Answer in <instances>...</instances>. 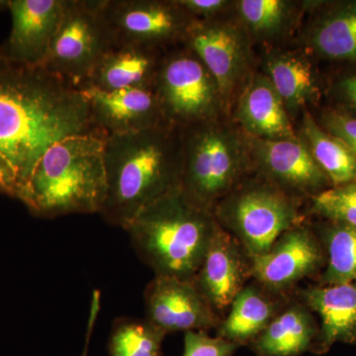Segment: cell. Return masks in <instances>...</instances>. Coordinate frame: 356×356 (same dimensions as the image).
<instances>
[{
	"label": "cell",
	"instance_id": "cell-24",
	"mask_svg": "<svg viewBox=\"0 0 356 356\" xmlns=\"http://www.w3.org/2000/svg\"><path fill=\"white\" fill-rule=\"evenodd\" d=\"M301 136L309 151L334 186L356 181V154L325 132L309 110L302 113Z\"/></svg>",
	"mask_w": 356,
	"mask_h": 356
},
{
	"label": "cell",
	"instance_id": "cell-35",
	"mask_svg": "<svg viewBox=\"0 0 356 356\" xmlns=\"http://www.w3.org/2000/svg\"><path fill=\"white\" fill-rule=\"evenodd\" d=\"M1 6H6V1H2V0H0V7Z\"/></svg>",
	"mask_w": 356,
	"mask_h": 356
},
{
	"label": "cell",
	"instance_id": "cell-12",
	"mask_svg": "<svg viewBox=\"0 0 356 356\" xmlns=\"http://www.w3.org/2000/svg\"><path fill=\"white\" fill-rule=\"evenodd\" d=\"M144 298L146 320L165 334L206 332L221 324L193 280L156 275L147 285Z\"/></svg>",
	"mask_w": 356,
	"mask_h": 356
},
{
	"label": "cell",
	"instance_id": "cell-10",
	"mask_svg": "<svg viewBox=\"0 0 356 356\" xmlns=\"http://www.w3.org/2000/svg\"><path fill=\"white\" fill-rule=\"evenodd\" d=\"M113 46L168 50L184 44L193 18L177 0H103Z\"/></svg>",
	"mask_w": 356,
	"mask_h": 356
},
{
	"label": "cell",
	"instance_id": "cell-16",
	"mask_svg": "<svg viewBox=\"0 0 356 356\" xmlns=\"http://www.w3.org/2000/svg\"><path fill=\"white\" fill-rule=\"evenodd\" d=\"M321 261L317 241L308 229L295 226L266 254L250 259V274L268 289L278 291L315 271Z\"/></svg>",
	"mask_w": 356,
	"mask_h": 356
},
{
	"label": "cell",
	"instance_id": "cell-23",
	"mask_svg": "<svg viewBox=\"0 0 356 356\" xmlns=\"http://www.w3.org/2000/svg\"><path fill=\"white\" fill-rule=\"evenodd\" d=\"M296 2L284 0H241L234 8L252 42H275L295 27L301 10Z\"/></svg>",
	"mask_w": 356,
	"mask_h": 356
},
{
	"label": "cell",
	"instance_id": "cell-5",
	"mask_svg": "<svg viewBox=\"0 0 356 356\" xmlns=\"http://www.w3.org/2000/svg\"><path fill=\"white\" fill-rule=\"evenodd\" d=\"M181 187L213 211L252 170L248 136L222 117L181 129Z\"/></svg>",
	"mask_w": 356,
	"mask_h": 356
},
{
	"label": "cell",
	"instance_id": "cell-32",
	"mask_svg": "<svg viewBox=\"0 0 356 356\" xmlns=\"http://www.w3.org/2000/svg\"><path fill=\"white\" fill-rule=\"evenodd\" d=\"M334 92L343 111L356 116V72L341 76L334 86Z\"/></svg>",
	"mask_w": 356,
	"mask_h": 356
},
{
	"label": "cell",
	"instance_id": "cell-13",
	"mask_svg": "<svg viewBox=\"0 0 356 356\" xmlns=\"http://www.w3.org/2000/svg\"><path fill=\"white\" fill-rule=\"evenodd\" d=\"M65 0H7L10 34L0 55L17 64L42 65L57 31Z\"/></svg>",
	"mask_w": 356,
	"mask_h": 356
},
{
	"label": "cell",
	"instance_id": "cell-26",
	"mask_svg": "<svg viewBox=\"0 0 356 356\" xmlns=\"http://www.w3.org/2000/svg\"><path fill=\"white\" fill-rule=\"evenodd\" d=\"M165 332L147 320L119 318L109 339L110 356H161Z\"/></svg>",
	"mask_w": 356,
	"mask_h": 356
},
{
	"label": "cell",
	"instance_id": "cell-11",
	"mask_svg": "<svg viewBox=\"0 0 356 356\" xmlns=\"http://www.w3.org/2000/svg\"><path fill=\"white\" fill-rule=\"evenodd\" d=\"M252 170L299 200L317 195L331 184L304 140H262L248 137Z\"/></svg>",
	"mask_w": 356,
	"mask_h": 356
},
{
	"label": "cell",
	"instance_id": "cell-30",
	"mask_svg": "<svg viewBox=\"0 0 356 356\" xmlns=\"http://www.w3.org/2000/svg\"><path fill=\"white\" fill-rule=\"evenodd\" d=\"M318 125L356 154V116L343 110H325Z\"/></svg>",
	"mask_w": 356,
	"mask_h": 356
},
{
	"label": "cell",
	"instance_id": "cell-4",
	"mask_svg": "<svg viewBox=\"0 0 356 356\" xmlns=\"http://www.w3.org/2000/svg\"><path fill=\"white\" fill-rule=\"evenodd\" d=\"M217 225L213 211L192 200L180 185L144 208L124 229L156 275L193 280Z\"/></svg>",
	"mask_w": 356,
	"mask_h": 356
},
{
	"label": "cell",
	"instance_id": "cell-6",
	"mask_svg": "<svg viewBox=\"0 0 356 356\" xmlns=\"http://www.w3.org/2000/svg\"><path fill=\"white\" fill-rule=\"evenodd\" d=\"M297 202L257 173L243 178L216 204L213 213L250 259L266 254L282 234L298 226Z\"/></svg>",
	"mask_w": 356,
	"mask_h": 356
},
{
	"label": "cell",
	"instance_id": "cell-22",
	"mask_svg": "<svg viewBox=\"0 0 356 356\" xmlns=\"http://www.w3.org/2000/svg\"><path fill=\"white\" fill-rule=\"evenodd\" d=\"M315 332L310 314L290 307L271 320L252 341V350L259 356H298L311 348Z\"/></svg>",
	"mask_w": 356,
	"mask_h": 356
},
{
	"label": "cell",
	"instance_id": "cell-3",
	"mask_svg": "<svg viewBox=\"0 0 356 356\" xmlns=\"http://www.w3.org/2000/svg\"><path fill=\"white\" fill-rule=\"evenodd\" d=\"M102 133L72 136L39 159L19 200L35 216L102 212L107 193Z\"/></svg>",
	"mask_w": 356,
	"mask_h": 356
},
{
	"label": "cell",
	"instance_id": "cell-28",
	"mask_svg": "<svg viewBox=\"0 0 356 356\" xmlns=\"http://www.w3.org/2000/svg\"><path fill=\"white\" fill-rule=\"evenodd\" d=\"M312 209L332 222L356 229V181L327 188L313 196Z\"/></svg>",
	"mask_w": 356,
	"mask_h": 356
},
{
	"label": "cell",
	"instance_id": "cell-21",
	"mask_svg": "<svg viewBox=\"0 0 356 356\" xmlns=\"http://www.w3.org/2000/svg\"><path fill=\"white\" fill-rule=\"evenodd\" d=\"M304 299L321 318L320 348L356 343V285H325L306 290Z\"/></svg>",
	"mask_w": 356,
	"mask_h": 356
},
{
	"label": "cell",
	"instance_id": "cell-19",
	"mask_svg": "<svg viewBox=\"0 0 356 356\" xmlns=\"http://www.w3.org/2000/svg\"><path fill=\"white\" fill-rule=\"evenodd\" d=\"M304 43L318 57L356 64V1L337 2L318 10L306 28Z\"/></svg>",
	"mask_w": 356,
	"mask_h": 356
},
{
	"label": "cell",
	"instance_id": "cell-2",
	"mask_svg": "<svg viewBox=\"0 0 356 356\" xmlns=\"http://www.w3.org/2000/svg\"><path fill=\"white\" fill-rule=\"evenodd\" d=\"M107 193L103 219L124 229L128 222L181 185V129L163 124L105 140Z\"/></svg>",
	"mask_w": 356,
	"mask_h": 356
},
{
	"label": "cell",
	"instance_id": "cell-20",
	"mask_svg": "<svg viewBox=\"0 0 356 356\" xmlns=\"http://www.w3.org/2000/svg\"><path fill=\"white\" fill-rule=\"evenodd\" d=\"M264 74L268 77L284 103L290 116L303 113L317 102L320 88L310 58L302 51H268L264 58Z\"/></svg>",
	"mask_w": 356,
	"mask_h": 356
},
{
	"label": "cell",
	"instance_id": "cell-7",
	"mask_svg": "<svg viewBox=\"0 0 356 356\" xmlns=\"http://www.w3.org/2000/svg\"><path fill=\"white\" fill-rule=\"evenodd\" d=\"M166 123L180 129L226 113L216 79L184 44L163 54L154 84Z\"/></svg>",
	"mask_w": 356,
	"mask_h": 356
},
{
	"label": "cell",
	"instance_id": "cell-9",
	"mask_svg": "<svg viewBox=\"0 0 356 356\" xmlns=\"http://www.w3.org/2000/svg\"><path fill=\"white\" fill-rule=\"evenodd\" d=\"M252 43L236 14L193 20L187 30L184 44L196 54L216 79L227 111L254 74Z\"/></svg>",
	"mask_w": 356,
	"mask_h": 356
},
{
	"label": "cell",
	"instance_id": "cell-34",
	"mask_svg": "<svg viewBox=\"0 0 356 356\" xmlns=\"http://www.w3.org/2000/svg\"><path fill=\"white\" fill-rule=\"evenodd\" d=\"M99 310L100 292L95 290V291H93L92 298H91L90 312H89L88 327H86V341H84L83 350L81 356H88L89 343H90L92 332L95 331L96 320H97Z\"/></svg>",
	"mask_w": 356,
	"mask_h": 356
},
{
	"label": "cell",
	"instance_id": "cell-33",
	"mask_svg": "<svg viewBox=\"0 0 356 356\" xmlns=\"http://www.w3.org/2000/svg\"><path fill=\"white\" fill-rule=\"evenodd\" d=\"M0 193L17 199L19 195V189H18L13 170L6 163V159L2 158L1 154H0Z\"/></svg>",
	"mask_w": 356,
	"mask_h": 356
},
{
	"label": "cell",
	"instance_id": "cell-17",
	"mask_svg": "<svg viewBox=\"0 0 356 356\" xmlns=\"http://www.w3.org/2000/svg\"><path fill=\"white\" fill-rule=\"evenodd\" d=\"M235 118L248 137L262 140H299L290 115L273 84L254 72L236 102Z\"/></svg>",
	"mask_w": 356,
	"mask_h": 356
},
{
	"label": "cell",
	"instance_id": "cell-29",
	"mask_svg": "<svg viewBox=\"0 0 356 356\" xmlns=\"http://www.w3.org/2000/svg\"><path fill=\"white\" fill-rule=\"evenodd\" d=\"M238 346L222 337H210L204 331L186 332L182 356H232Z\"/></svg>",
	"mask_w": 356,
	"mask_h": 356
},
{
	"label": "cell",
	"instance_id": "cell-1",
	"mask_svg": "<svg viewBox=\"0 0 356 356\" xmlns=\"http://www.w3.org/2000/svg\"><path fill=\"white\" fill-rule=\"evenodd\" d=\"M102 133L74 84L43 65L17 64L0 55V154L21 194L44 152L65 138Z\"/></svg>",
	"mask_w": 356,
	"mask_h": 356
},
{
	"label": "cell",
	"instance_id": "cell-27",
	"mask_svg": "<svg viewBox=\"0 0 356 356\" xmlns=\"http://www.w3.org/2000/svg\"><path fill=\"white\" fill-rule=\"evenodd\" d=\"M329 262L325 285L353 284L356 281V229L332 222L325 232Z\"/></svg>",
	"mask_w": 356,
	"mask_h": 356
},
{
	"label": "cell",
	"instance_id": "cell-31",
	"mask_svg": "<svg viewBox=\"0 0 356 356\" xmlns=\"http://www.w3.org/2000/svg\"><path fill=\"white\" fill-rule=\"evenodd\" d=\"M194 20H207L226 14L234 2L227 0H177Z\"/></svg>",
	"mask_w": 356,
	"mask_h": 356
},
{
	"label": "cell",
	"instance_id": "cell-25",
	"mask_svg": "<svg viewBox=\"0 0 356 356\" xmlns=\"http://www.w3.org/2000/svg\"><path fill=\"white\" fill-rule=\"evenodd\" d=\"M229 307L218 336L236 346L252 343L275 317L273 302L252 286L243 288Z\"/></svg>",
	"mask_w": 356,
	"mask_h": 356
},
{
	"label": "cell",
	"instance_id": "cell-8",
	"mask_svg": "<svg viewBox=\"0 0 356 356\" xmlns=\"http://www.w3.org/2000/svg\"><path fill=\"white\" fill-rule=\"evenodd\" d=\"M112 47L103 0H65L60 24L42 65L79 89Z\"/></svg>",
	"mask_w": 356,
	"mask_h": 356
},
{
	"label": "cell",
	"instance_id": "cell-14",
	"mask_svg": "<svg viewBox=\"0 0 356 356\" xmlns=\"http://www.w3.org/2000/svg\"><path fill=\"white\" fill-rule=\"evenodd\" d=\"M79 90L88 99L96 127L107 136L139 132L168 124L151 89L102 90L83 86Z\"/></svg>",
	"mask_w": 356,
	"mask_h": 356
},
{
	"label": "cell",
	"instance_id": "cell-18",
	"mask_svg": "<svg viewBox=\"0 0 356 356\" xmlns=\"http://www.w3.org/2000/svg\"><path fill=\"white\" fill-rule=\"evenodd\" d=\"M165 51L134 44L113 46L102 56L81 88L90 86L102 90L123 88L153 90L159 64Z\"/></svg>",
	"mask_w": 356,
	"mask_h": 356
},
{
	"label": "cell",
	"instance_id": "cell-15",
	"mask_svg": "<svg viewBox=\"0 0 356 356\" xmlns=\"http://www.w3.org/2000/svg\"><path fill=\"white\" fill-rule=\"evenodd\" d=\"M247 257L240 243L218 222L202 266L193 280L215 311L229 308L245 288L250 274Z\"/></svg>",
	"mask_w": 356,
	"mask_h": 356
}]
</instances>
